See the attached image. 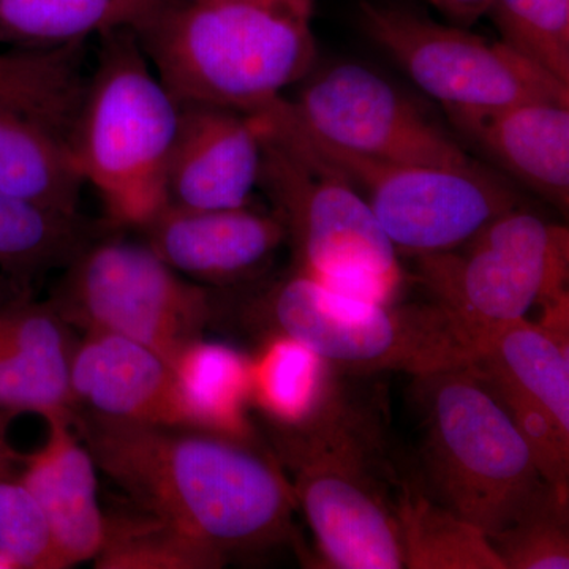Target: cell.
Listing matches in <instances>:
<instances>
[{"mask_svg":"<svg viewBox=\"0 0 569 569\" xmlns=\"http://www.w3.org/2000/svg\"><path fill=\"white\" fill-rule=\"evenodd\" d=\"M96 466L142 511L224 557L290 539L298 503L277 460L203 430L130 425L73 411Z\"/></svg>","mask_w":569,"mask_h":569,"instance_id":"6da1fadb","label":"cell"},{"mask_svg":"<svg viewBox=\"0 0 569 569\" xmlns=\"http://www.w3.org/2000/svg\"><path fill=\"white\" fill-rule=\"evenodd\" d=\"M313 0H171L138 32L179 104L254 114L313 70Z\"/></svg>","mask_w":569,"mask_h":569,"instance_id":"7a4b0ae2","label":"cell"},{"mask_svg":"<svg viewBox=\"0 0 569 569\" xmlns=\"http://www.w3.org/2000/svg\"><path fill=\"white\" fill-rule=\"evenodd\" d=\"M97 39L71 149L82 181L102 200L104 223L140 231L168 203L164 178L181 104L157 77L137 32Z\"/></svg>","mask_w":569,"mask_h":569,"instance_id":"3957f363","label":"cell"},{"mask_svg":"<svg viewBox=\"0 0 569 569\" xmlns=\"http://www.w3.org/2000/svg\"><path fill=\"white\" fill-rule=\"evenodd\" d=\"M417 381L427 496L488 538L559 496L539 473L518 427L473 367L417 377Z\"/></svg>","mask_w":569,"mask_h":569,"instance_id":"277c9868","label":"cell"},{"mask_svg":"<svg viewBox=\"0 0 569 569\" xmlns=\"http://www.w3.org/2000/svg\"><path fill=\"white\" fill-rule=\"evenodd\" d=\"M337 391L298 429H277L279 462L316 537L321 567L403 569L396 498L380 477L372 422Z\"/></svg>","mask_w":569,"mask_h":569,"instance_id":"5b68a950","label":"cell"},{"mask_svg":"<svg viewBox=\"0 0 569 569\" xmlns=\"http://www.w3.org/2000/svg\"><path fill=\"white\" fill-rule=\"evenodd\" d=\"M257 116L263 132L258 187L282 219L293 271L342 295L395 305L406 269L372 209L301 142Z\"/></svg>","mask_w":569,"mask_h":569,"instance_id":"8992f818","label":"cell"},{"mask_svg":"<svg viewBox=\"0 0 569 569\" xmlns=\"http://www.w3.org/2000/svg\"><path fill=\"white\" fill-rule=\"evenodd\" d=\"M269 332L293 337L335 369L426 377L477 361L482 339L436 301L380 305L291 269L250 306Z\"/></svg>","mask_w":569,"mask_h":569,"instance_id":"52a82bcc","label":"cell"},{"mask_svg":"<svg viewBox=\"0 0 569 569\" xmlns=\"http://www.w3.org/2000/svg\"><path fill=\"white\" fill-rule=\"evenodd\" d=\"M260 112L361 194L399 254L448 252L522 206L511 181L488 164L443 170L381 162L306 132L288 112L284 97Z\"/></svg>","mask_w":569,"mask_h":569,"instance_id":"ba28073f","label":"cell"},{"mask_svg":"<svg viewBox=\"0 0 569 569\" xmlns=\"http://www.w3.org/2000/svg\"><path fill=\"white\" fill-rule=\"evenodd\" d=\"M217 298L144 242L100 234L63 269L51 306L67 325L127 337L173 362L203 337Z\"/></svg>","mask_w":569,"mask_h":569,"instance_id":"9c48e42d","label":"cell"},{"mask_svg":"<svg viewBox=\"0 0 569 569\" xmlns=\"http://www.w3.org/2000/svg\"><path fill=\"white\" fill-rule=\"evenodd\" d=\"M419 282L482 340L531 307L569 298V233L523 206L448 252L415 257Z\"/></svg>","mask_w":569,"mask_h":569,"instance_id":"30bf717a","label":"cell"},{"mask_svg":"<svg viewBox=\"0 0 569 569\" xmlns=\"http://www.w3.org/2000/svg\"><path fill=\"white\" fill-rule=\"evenodd\" d=\"M359 26L441 108H497L523 100L569 102V86L503 41L440 24L399 3L359 0Z\"/></svg>","mask_w":569,"mask_h":569,"instance_id":"8fae6325","label":"cell"},{"mask_svg":"<svg viewBox=\"0 0 569 569\" xmlns=\"http://www.w3.org/2000/svg\"><path fill=\"white\" fill-rule=\"evenodd\" d=\"M298 96L284 99L306 132L347 151L411 167L471 170V157L452 130L377 71L353 62L310 71Z\"/></svg>","mask_w":569,"mask_h":569,"instance_id":"7c38bea8","label":"cell"},{"mask_svg":"<svg viewBox=\"0 0 569 569\" xmlns=\"http://www.w3.org/2000/svg\"><path fill=\"white\" fill-rule=\"evenodd\" d=\"M140 231L142 242L176 272L211 288L257 279L287 242L279 213L252 203L228 209L167 204Z\"/></svg>","mask_w":569,"mask_h":569,"instance_id":"4fadbf2b","label":"cell"},{"mask_svg":"<svg viewBox=\"0 0 569 569\" xmlns=\"http://www.w3.org/2000/svg\"><path fill=\"white\" fill-rule=\"evenodd\" d=\"M261 156L263 132L257 114L181 104L164 178L167 204L228 209L252 203Z\"/></svg>","mask_w":569,"mask_h":569,"instance_id":"5bb4252c","label":"cell"},{"mask_svg":"<svg viewBox=\"0 0 569 569\" xmlns=\"http://www.w3.org/2000/svg\"><path fill=\"white\" fill-rule=\"evenodd\" d=\"M449 127L508 181L568 212L569 102L523 100L497 108H445Z\"/></svg>","mask_w":569,"mask_h":569,"instance_id":"9a60e30c","label":"cell"},{"mask_svg":"<svg viewBox=\"0 0 569 569\" xmlns=\"http://www.w3.org/2000/svg\"><path fill=\"white\" fill-rule=\"evenodd\" d=\"M73 411L108 421L181 427L170 361L127 337L86 331L70 359Z\"/></svg>","mask_w":569,"mask_h":569,"instance_id":"2e32d148","label":"cell"},{"mask_svg":"<svg viewBox=\"0 0 569 569\" xmlns=\"http://www.w3.org/2000/svg\"><path fill=\"white\" fill-rule=\"evenodd\" d=\"M43 447L22 458L21 481L37 501L63 568L96 559L104 535L97 468L71 413L44 417Z\"/></svg>","mask_w":569,"mask_h":569,"instance_id":"e0dca14e","label":"cell"},{"mask_svg":"<svg viewBox=\"0 0 569 569\" xmlns=\"http://www.w3.org/2000/svg\"><path fill=\"white\" fill-rule=\"evenodd\" d=\"M51 302H0V415L73 413V340Z\"/></svg>","mask_w":569,"mask_h":569,"instance_id":"ac0fdd59","label":"cell"},{"mask_svg":"<svg viewBox=\"0 0 569 569\" xmlns=\"http://www.w3.org/2000/svg\"><path fill=\"white\" fill-rule=\"evenodd\" d=\"M171 366L183 429L254 443L249 355L201 337L183 348Z\"/></svg>","mask_w":569,"mask_h":569,"instance_id":"d6986e66","label":"cell"},{"mask_svg":"<svg viewBox=\"0 0 569 569\" xmlns=\"http://www.w3.org/2000/svg\"><path fill=\"white\" fill-rule=\"evenodd\" d=\"M84 186L69 134L0 104V192L78 213Z\"/></svg>","mask_w":569,"mask_h":569,"instance_id":"ffe728a7","label":"cell"},{"mask_svg":"<svg viewBox=\"0 0 569 569\" xmlns=\"http://www.w3.org/2000/svg\"><path fill=\"white\" fill-rule=\"evenodd\" d=\"M471 365L529 397L569 430V326L520 318L489 332Z\"/></svg>","mask_w":569,"mask_h":569,"instance_id":"44dd1931","label":"cell"},{"mask_svg":"<svg viewBox=\"0 0 569 569\" xmlns=\"http://www.w3.org/2000/svg\"><path fill=\"white\" fill-rule=\"evenodd\" d=\"M171 0H0V43L50 50L112 31L141 32Z\"/></svg>","mask_w":569,"mask_h":569,"instance_id":"7402d4cb","label":"cell"},{"mask_svg":"<svg viewBox=\"0 0 569 569\" xmlns=\"http://www.w3.org/2000/svg\"><path fill=\"white\" fill-rule=\"evenodd\" d=\"M335 367L293 337L269 332L250 356V402L277 429L312 421L339 391Z\"/></svg>","mask_w":569,"mask_h":569,"instance_id":"603a6c76","label":"cell"},{"mask_svg":"<svg viewBox=\"0 0 569 569\" xmlns=\"http://www.w3.org/2000/svg\"><path fill=\"white\" fill-rule=\"evenodd\" d=\"M102 231L78 213L0 192V279L26 290L37 277L66 269Z\"/></svg>","mask_w":569,"mask_h":569,"instance_id":"cb8c5ba5","label":"cell"},{"mask_svg":"<svg viewBox=\"0 0 569 569\" xmlns=\"http://www.w3.org/2000/svg\"><path fill=\"white\" fill-rule=\"evenodd\" d=\"M396 515L407 569H505L488 535L418 490L402 486Z\"/></svg>","mask_w":569,"mask_h":569,"instance_id":"d4e9b609","label":"cell"},{"mask_svg":"<svg viewBox=\"0 0 569 569\" xmlns=\"http://www.w3.org/2000/svg\"><path fill=\"white\" fill-rule=\"evenodd\" d=\"M100 569H217L227 557L173 523L138 508L104 516V535L92 560Z\"/></svg>","mask_w":569,"mask_h":569,"instance_id":"484cf974","label":"cell"},{"mask_svg":"<svg viewBox=\"0 0 569 569\" xmlns=\"http://www.w3.org/2000/svg\"><path fill=\"white\" fill-rule=\"evenodd\" d=\"M488 14L503 43L569 86V0H493Z\"/></svg>","mask_w":569,"mask_h":569,"instance_id":"4316f807","label":"cell"},{"mask_svg":"<svg viewBox=\"0 0 569 569\" xmlns=\"http://www.w3.org/2000/svg\"><path fill=\"white\" fill-rule=\"evenodd\" d=\"M0 440V569H63L43 512Z\"/></svg>","mask_w":569,"mask_h":569,"instance_id":"83f0119b","label":"cell"},{"mask_svg":"<svg viewBox=\"0 0 569 569\" xmlns=\"http://www.w3.org/2000/svg\"><path fill=\"white\" fill-rule=\"evenodd\" d=\"M568 498L552 496L489 541L505 569H568Z\"/></svg>","mask_w":569,"mask_h":569,"instance_id":"f1b7e54d","label":"cell"},{"mask_svg":"<svg viewBox=\"0 0 569 569\" xmlns=\"http://www.w3.org/2000/svg\"><path fill=\"white\" fill-rule=\"evenodd\" d=\"M470 366L518 427L539 473L559 496L569 498V430L522 392Z\"/></svg>","mask_w":569,"mask_h":569,"instance_id":"f546056e","label":"cell"},{"mask_svg":"<svg viewBox=\"0 0 569 569\" xmlns=\"http://www.w3.org/2000/svg\"><path fill=\"white\" fill-rule=\"evenodd\" d=\"M438 11L459 26H471L489 13L493 0H429Z\"/></svg>","mask_w":569,"mask_h":569,"instance_id":"4dcf8cb0","label":"cell"}]
</instances>
